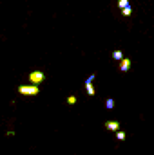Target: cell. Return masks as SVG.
Here are the masks:
<instances>
[{
    "mask_svg": "<svg viewBox=\"0 0 154 155\" xmlns=\"http://www.w3.org/2000/svg\"><path fill=\"white\" fill-rule=\"evenodd\" d=\"M105 108H109V110L114 108V99H113V97H109V99L105 101Z\"/></svg>",
    "mask_w": 154,
    "mask_h": 155,
    "instance_id": "obj_8",
    "label": "cell"
},
{
    "mask_svg": "<svg viewBox=\"0 0 154 155\" xmlns=\"http://www.w3.org/2000/svg\"><path fill=\"white\" fill-rule=\"evenodd\" d=\"M103 126H105L107 130H111V132H118V130H120V121H105Z\"/></svg>",
    "mask_w": 154,
    "mask_h": 155,
    "instance_id": "obj_4",
    "label": "cell"
},
{
    "mask_svg": "<svg viewBox=\"0 0 154 155\" xmlns=\"http://www.w3.org/2000/svg\"><path fill=\"white\" fill-rule=\"evenodd\" d=\"M131 65H132V61H131L129 58H121V60H120V65H118V69H120L121 72H127V71L131 69Z\"/></svg>",
    "mask_w": 154,
    "mask_h": 155,
    "instance_id": "obj_3",
    "label": "cell"
},
{
    "mask_svg": "<svg viewBox=\"0 0 154 155\" xmlns=\"http://www.w3.org/2000/svg\"><path fill=\"white\" fill-rule=\"evenodd\" d=\"M116 139H118V141H125V134H123L121 130H118V132H116Z\"/></svg>",
    "mask_w": 154,
    "mask_h": 155,
    "instance_id": "obj_9",
    "label": "cell"
},
{
    "mask_svg": "<svg viewBox=\"0 0 154 155\" xmlns=\"http://www.w3.org/2000/svg\"><path fill=\"white\" fill-rule=\"evenodd\" d=\"M44 79H45V74H44V72H40V71H35V72H31V74H29V81H31V83H35V85H40Z\"/></svg>",
    "mask_w": 154,
    "mask_h": 155,
    "instance_id": "obj_2",
    "label": "cell"
},
{
    "mask_svg": "<svg viewBox=\"0 0 154 155\" xmlns=\"http://www.w3.org/2000/svg\"><path fill=\"white\" fill-rule=\"evenodd\" d=\"M121 15H123V16H131V15H132V7H131V5L123 7V9H121Z\"/></svg>",
    "mask_w": 154,
    "mask_h": 155,
    "instance_id": "obj_7",
    "label": "cell"
},
{
    "mask_svg": "<svg viewBox=\"0 0 154 155\" xmlns=\"http://www.w3.org/2000/svg\"><path fill=\"white\" fill-rule=\"evenodd\" d=\"M75 103H76V97L75 96H69L67 97V105H75Z\"/></svg>",
    "mask_w": 154,
    "mask_h": 155,
    "instance_id": "obj_11",
    "label": "cell"
},
{
    "mask_svg": "<svg viewBox=\"0 0 154 155\" xmlns=\"http://www.w3.org/2000/svg\"><path fill=\"white\" fill-rule=\"evenodd\" d=\"M121 58H123V52H121L120 49H118V51H114V52H113V60H116V61H120Z\"/></svg>",
    "mask_w": 154,
    "mask_h": 155,
    "instance_id": "obj_6",
    "label": "cell"
},
{
    "mask_svg": "<svg viewBox=\"0 0 154 155\" xmlns=\"http://www.w3.org/2000/svg\"><path fill=\"white\" fill-rule=\"evenodd\" d=\"M85 90H87V94H89V96H94V94H96V90H94V87H93V81H91V79H85Z\"/></svg>",
    "mask_w": 154,
    "mask_h": 155,
    "instance_id": "obj_5",
    "label": "cell"
},
{
    "mask_svg": "<svg viewBox=\"0 0 154 155\" xmlns=\"http://www.w3.org/2000/svg\"><path fill=\"white\" fill-rule=\"evenodd\" d=\"M38 85H20L18 87V94H22V96H38Z\"/></svg>",
    "mask_w": 154,
    "mask_h": 155,
    "instance_id": "obj_1",
    "label": "cell"
},
{
    "mask_svg": "<svg viewBox=\"0 0 154 155\" xmlns=\"http://www.w3.org/2000/svg\"><path fill=\"white\" fill-rule=\"evenodd\" d=\"M129 5V0H118V7L120 9H123V7H127Z\"/></svg>",
    "mask_w": 154,
    "mask_h": 155,
    "instance_id": "obj_10",
    "label": "cell"
}]
</instances>
